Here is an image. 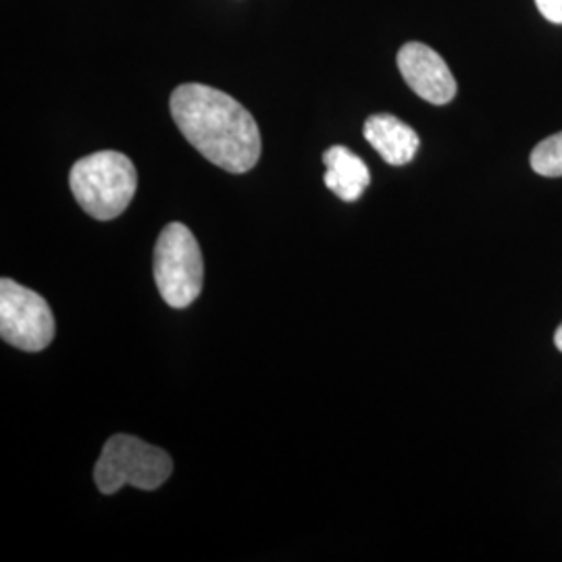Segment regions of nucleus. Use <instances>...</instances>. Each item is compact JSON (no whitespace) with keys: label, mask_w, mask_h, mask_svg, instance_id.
Instances as JSON below:
<instances>
[{"label":"nucleus","mask_w":562,"mask_h":562,"mask_svg":"<svg viewBox=\"0 0 562 562\" xmlns=\"http://www.w3.org/2000/svg\"><path fill=\"white\" fill-rule=\"evenodd\" d=\"M171 117L206 161L227 173H248L261 159V132L246 106L217 88L181 83L169 101Z\"/></svg>","instance_id":"obj_1"},{"label":"nucleus","mask_w":562,"mask_h":562,"mask_svg":"<svg viewBox=\"0 0 562 562\" xmlns=\"http://www.w3.org/2000/svg\"><path fill=\"white\" fill-rule=\"evenodd\" d=\"M69 186L78 204L92 220L111 222L134 201L138 171L123 153L101 150L71 167Z\"/></svg>","instance_id":"obj_2"},{"label":"nucleus","mask_w":562,"mask_h":562,"mask_svg":"<svg viewBox=\"0 0 562 562\" xmlns=\"http://www.w3.org/2000/svg\"><path fill=\"white\" fill-rule=\"evenodd\" d=\"M173 473L171 457L140 438L117 434L102 446L94 467V480L102 494H117L121 487L134 485L144 492L159 490Z\"/></svg>","instance_id":"obj_3"},{"label":"nucleus","mask_w":562,"mask_h":562,"mask_svg":"<svg viewBox=\"0 0 562 562\" xmlns=\"http://www.w3.org/2000/svg\"><path fill=\"white\" fill-rule=\"evenodd\" d=\"M155 283L162 301L186 308L201 296L204 262L199 241L183 223H169L155 246Z\"/></svg>","instance_id":"obj_4"},{"label":"nucleus","mask_w":562,"mask_h":562,"mask_svg":"<svg viewBox=\"0 0 562 562\" xmlns=\"http://www.w3.org/2000/svg\"><path fill=\"white\" fill-rule=\"evenodd\" d=\"M57 323L48 302L18 281H0V338L25 350L41 352L55 340Z\"/></svg>","instance_id":"obj_5"},{"label":"nucleus","mask_w":562,"mask_h":562,"mask_svg":"<svg viewBox=\"0 0 562 562\" xmlns=\"http://www.w3.org/2000/svg\"><path fill=\"white\" fill-rule=\"evenodd\" d=\"M398 69L408 88L431 104H448L457 97V80L446 60L427 44L408 42L398 50Z\"/></svg>","instance_id":"obj_6"},{"label":"nucleus","mask_w":562,"mask_h":562,"mask_svg":"<svg viewBox=\"0 0 562 562\" xmlns=\"http://www.w3.org/2000/svg\"><path fill=\"white\" fill-rule=\"evenodd\" d=\"M362 136L378 150L383 161L394 167L413 161L419 150L417 132L390 113L371 115L364 121Z\"/></svg>","instance_id":"obj_7"},{"label":"nucleus","mask_w":562,"mask_h":562,"mask_svg":"<svg viewBox=\"0 0 562 562\" xmlns=\"http://www.w3.org/2000/svg\"><path fill=\"white\" fill-rule=\"evenodd\" d=\"M325 186L344 202H357L371 183L369 167L346 146H331L323 153Z\"/></svg>","instance_id":"obj_8"},{"label":"nucleus","mask_w":562,"mask_h":562,"mask_svg":"<svg viewBox=\"0 0 562 562\" xmlns=\"http://www.w3.org/2000/svg\"><path fill=\"white\" fill-rule=\"evenodd\" d=\"M529 161L531 169L543 178H562V132L540 142Z\"/></svg>","instance_id":"obj_9"},{"label":"nucleus","mask_w":562,"mask_h":562,"mask_svg":"<svg viewBox=\"0 0 562 562\" xmlns=\"http://www.w3.org/2000/svg\"><path fill=\"white\" fill-rule=\"evenodd\" d=\"M536 4L546 20L562 25V0H536Z\"/></svg>","instance_id":"obj_10"},{"label":"nucleus","mask_w":562,"mask_h":562,"mask_svg":"<svg viewBox=\"0 0 562 562\" xmlns=\"http://www.w3.org/2000/svg\"><path fill=\"white\" fill-rule=\"evenodd\" d=\"M554 344H557V348L562 352V323L559 325V329H557V334H554Z\"/></svg>","instance_id":"obj_11"}]
</instances>
